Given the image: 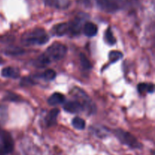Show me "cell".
I'll list each match as a JSON object with an SVG mask.
<instances>
[{"mask_svg":"<svg viewBox=\"0 0 155 155\" xmlns=\"http://www.w3.org/2000/svg\"><path fill=\"white\" fill-rule=\"evenodd\" d=\"M48 39L46 32L43 29L37 28L24 33L21 36V43L25 46L40 45L46 43Z\"/></svg>","mask_w":155,"mask_h":155,"instance_id":"7a4b0ae2","label":"cell"},{"mask_svg":"<svg viewBox=\"0 0 155 155\" xmlns=\"http://www.w3.org/2000/svg\"><path fill=\"white\" fill-rule=\"evenodd\" d=\"M100 8L107 13H114L124 8L125 0H98Z\"/></svg>","mask_w":155,"mask_h":155,"instance_id":"277c9868","label":"cell"},{"mask_svg":"<svg viewBox=\"0 0 155 155\" xmlns=\"http://www.w3.org/2000/svg\"><path fill=\"white\" fill-rule=\"evenodd\" d=\"M64 110L68 113L77 114L83 111V107L78 101H69L64 104Z\"/></svg>","mask_w":155,"mask_h":155,"instance_id":"ba28073f","label":"cell"},{"mask_svg":"<svg viewBox=\"0 0 155 155\" xmlns=\"http://www.w3.org/2000/svg\"><path fill=\"white\" fill-rule=\"evenodd\" d=\"M154 90V86L152 83H140L138 86V91L139 93L144 94L145 92L153 93Z\"/></svg>","mask_w":155,"mask_h":155,"instance_id":"4fadbf2b","label":"cell"},{"mask_svg":"<svg viewBox=\"0 0 155 155\" xmlns=\"http://www.w3.org/2000/svg\"><path fill=\"white\" fill-rule=\"evenodd\" d=\"M58 114L59 110L57 108L52 109V110H50V112L45 117V123H46V125L48 127H51V126L54 125L56 124Z\"/></svg>","mask_w":155,"mask_h":155,"instance_id":"7c38bea8","label":"cell"},{"mask_svg":"<svg viewBox=\"0 0 155 155\" xmlns=\"http://www.w3.org/2000/svg\"><path fill=\"white\" fill-rule=\"evenodd\" d=\"M2 76L8 78L16 79L20 77V71L18 68L13 67H7L2 71Z\"/></svg>","mask_w":155,"mask_h":155,"instance_id":"9c48e42d","label":"cell"},{"mask_svg":"<svg viewBox=\"0 0 155 155\" xmlns=\"http://www.w3.org/2000/svg\"><path fill=\"white\" fill-rule=\"evenodd\" d=\"M0 155H2V154H1V153H0Z\"/></svg>","mask_w":155,"mask_h":155,"instance_id":"d6986e66","label":"cell"},{"mask_svg":"<svg viewBox=\"0 0 155 155\" xmlns=\"http://www.w3.org/2000/svg\"><path fill=\"white\" fill-rule=\"evenodd\" d=\"M14 141L12 136L7 132L0 131V153L8 154L13 151Z\"/></svg>","mask_w":155,"mask_h":155,"instance_id":"5b68a950","label":"cell"},{"mask_svg":"<svg viewBox=\"0 0 155 155\" xmlns=\"http://www.w3.org/2000/svg\"><path fill=\"white\" fill-rule=\"evenodd\" d=\"M0 131H1V130H0Z\"/></svg>","mask_w":155,"mask_h":155,"instance_id":"ffe728a7","label":"cell"},{"mask_svg":"<svg viewBox=\"0 0 155 155\" xmlns=\"http://www.w3.org/2000/svg\"><path fill=\"white\" fill-rule=\"evenodd\" d=\"M80 64L84 70H90L92 68V64L84 54H80Z\"/></svg>","mask_w":155,"mask_h":155,"instance_id":"2e32d148","label":"cell"},{"mask_svg":"<svg viewBox=\"0 0 155 155\" xmlns=\"http://www.w3.org/2000/svg\"><path fill=\"white\" fill-rule=\"evenodd\" d=\"M115 136L120 141L121 143L127 145L131 148H141L142 144L138 141V139L129 132L125 131L121 129H117L114 131Z\"/></svg>","mask_w":155,"mask_h":155,"instance_id":"3957f363","label":"cell"},{"mask_svg":"<svg viewBox=\"0 0 155 155\" xmlns=\"http://www.w3.org/2000/svg\"><path fill=\"white\" fill-rule=\"evenodd\" d=\"M104 39H105L106 42L108 43L109 45H114L116 43V39L114 36L113 33L110 29H107L106 30L105 34H104Z\"/></svg>","mask_w":155,"mask_h":155,"instance_id":"e0dca14e","label":"cell"},{"mask_svg":"<svg viewBox=\"0 0 155 155\" xmlns=\"http://www.w3.org/2000/svg\"><path fill=\"white\" fill-rule=\"evenodd\" d=\"M42 77H43L45 80L51 81V80H53L56 77V73L54 70L48 69L43 73Z\"/></svg>","mask_w":155,"mask_h":155,"instance_id":"ac0fdd59","label":"cell"},{"mask_svg":"<svg viewBox=\"0 0 155 155\" xmlns=\"http://www.w3.org/2000/svg\"><path fill=\"white\" fill-rule=\"evenodd\" d=\"M73 93L74 94L76 98H78V101L83 105V108H86L88 110H93L92 108L93 104H92L89 95L84 91L79 88H75L74 89H73Z\"/></svg>","mask_w":155,"mask_h":155,"instance_id":"8992f818","label":"cell"},{"mask_svg":"<svg viewBox=\"0 0 155 155\" xmlns=\"http://www.w3.org/2000/svg\"><path fill=\"white\" fill-rule=\"evenodd\" d=\"M65 101V97L63 94L60 92H54L51 95L48 99V104L51 106L57 105V104H61Z\"/></svg>","mask_w":155,"mask_h":155,"instance_id":"8fae6325","label":"cell"},{"mask_svg":"<svg viewBox=\"0 0 155 155\" xmlns=\"http://www.w3.org/2000/svg\"><path fill=\"white\" fill-rule=\"evenodd\" d=\"M51 33L56 36H62L66 34H71L70 23H61L57 24L51 29Z\"/></svg>","mask_w":155,"mask_h":155,"instance_id":"52a82bcc","label":"cell"},{"mask_svg":"<svg viewBox=\"0 0 155 155\" xmlns=\"http://www.w3.org/2000/svg\"><path fill=\"white\" fill-rule=\"evenodd\" d=\"M98 33V27L95 24L92 22H87L84 24L83 27V33L86 36L92 37L95 36Z\"/></svg>","mask_w":155,"mask_h":155,"instance_id":"30bf717a","label":"cell"},{"mask_svg":"<svg viewBox=\"0 0 155 155\" xmlns=\"http://www.w3.org/2000/svg\"><path fill=\"white\" fill-rule=\"evenodd\" d=\"M109 60L111 63H115V62L118 61L119 60H120L123 58V53L120 51H111L109 53Z\"/></svg>","mask_w":155,"mask_h":155,"instance_id":"9a60e30c","label":"cell"},{"mask_svg":"<svg viewBox=\"0 0 155 155\" xmlns=\"http://www.w3.org/2000/svg\"><path fill=\"white\" fill-rule=\"evenodd\" d=\"M72 125L73 127L75 129L79 130H84L85 127H86V122L83 119L77 117H74L72 120Z\"/></svg>","mask_w":155,"mask_h":155,"instance_id":"5bb4252c","label":"cell"},{"mask_svg":"<svg viewBox=\"0 0 155 155\" xmlns=\"http://www.w3.org/2000/svg\"><path fill=\"white\" fill-rule=\"evenodd\" d=\"M68 48L65 45L61 42H54L50 45L45 52L41 54L36 60V63L41 67L48 64L51 62L60 61L66 55Z\"/></svg>","mask_w":155,"mask_h":155,"instance_id":"6da1fadb","label":"cell"}]
</instances>
